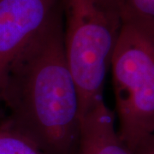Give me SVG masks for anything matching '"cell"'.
<instances>
[{
  "label": "cell",
  "instance_id": "1",
  "mask_svg": "<svg viewBox=\"0 0 154 154\" xmlns=\"http://www.w3.org/2000/svg\"><path fill=\"white\" fill-rule=\"evenodd\" d=\"M60 5L11 65L1 102L8 127L45 154H76L80 99L63 48Z\"/></svg>",
  "mask_w": 154,
  "mask_h": 154
},
{
  "label": "cell",
  "instance_id": "2",
  "mask_svg": "<svg viewBox=\"0 0 154 154\" xmlns=\"http://www.w3.org/2000/svg\"><path fill=\"white\" fill-rule=\"evenodd\" d=\"M63 48L77 87L80 119L104 99L105 79L123 24L122 0H59Z\"/></svg>",
  "mask_w": 154,
  "mask_h": 154
},
{
  "label": "cell",
  "instance_id": "3",
  "mask_svg": "<svg viewBox=\"0 0 154 154\" xmlns=\"http://www.w3.org/2000/svg\"><path fill=\"white\" fill-rule=\"evenodd\" d=\"M110 69L116 131L133 151L154 134V21L123 9V24Z\"/></svg>",
  "mask_w": 154,
  "mask_h": 154
},
{
  "label": "cell",
  "instance_id": "4",
  "mask_svg": "<svg viewBox=\"0 0 154 154\" xmlns=\"http://www.w3.org/2000/svg\"><path fill=\"white\" fill-rule=\"evenodd\" d=\"M58 6L59 0H0V102L11 65Z\"/></svg>",
  "mask_w": 154,
  "mask_h": 154
},
{
  "label": "cell",
  "instance_id": "5",
  "mask_svg": "<svg viewBox=\"0 0 154 154\" xmlns=\"http://www.w3.org/2000/svg\"><path fill=\"white\" fill-rule=\"evenodd\" d=\"M76 154H133L118 136L114 112L105 99L81 116Z\"/></svg>",
  "mask_w": 154,
  "mask_h": 154
},
{
  "label": "cell",
  "instance_id": "6",
  "mask_svg": "<svg viewBox=\"0 0 154 154\" xmlns=\"http://www.w3.org/2000/svg\"><path fill=\"white\" fill-rule=\"evenodd\" d=\"M0 154H45L28 139L4 126L0 130Z\"/></svg>",
  "mask_w": 154,
  "mask_h": 154
},
{
  "label": "cell",
  "instance_id": "7",
  "mask_svg": "<svg viewBox=\"0 0 154 154\" xmlns=\"http://www.w3.org/2000/svg\"><path fill=\"white\" fill-rule=\"evenodd\" d=\"M124 11L154 21V0H122Z\"/></svg>",
  "mask_w": 154,
  "mask_h": 154
},
{
  "label": "cell",
  "instance_id": "8",
  "mask_svg": "<svg viewBox=\"0 0 154 154\" xmlns=\"http://www.w3.org/2000/svg\"><path fill=\"white\" fill-rule=\"evenodd\" d=\"M132 152L133 154H154V134L140 141Z\"/></svg>",
  "mask_w": 154,
  "mask_h": 154
}]
</instances>
